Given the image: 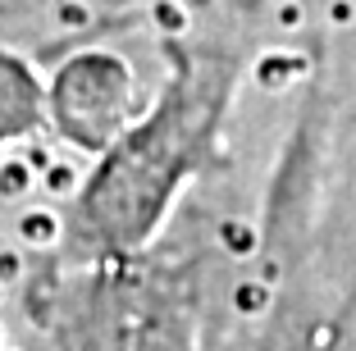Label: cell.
<instances>
[{
    "label": "cell",
    "mask_w": 356,
    "mask_h": 351,
    "mask_svg": "<svg viewBox=\"0 0 356 351\" xmlns=\"http://www.w3.org/2000/svg\"><path fill=\"white\" fill-rule=\"evenodd\" d=\"M224 110L229 64L178 51V69L169 73L165 92L105 146L92 183L78 192L74 224H83L105 247L142 242L156 224H165L178 187L201 169Z\"/></svg>",
    "instance_id": "1"
},
{
    "label": "cell",
    "mask_w": 356,
    "mask_h": 351,
    "mask_svg": "<svg viewBox=\"0 0 356 351\" xmlns=\"http://www.w3.org/2000/svg\"><path fill=\"white\" fill-rule=\"evenodd\" d=\"M37 124V87L19 64L0 60V137Z\"/></svg>",
    "instance_id": "2"
}]
</instances>
